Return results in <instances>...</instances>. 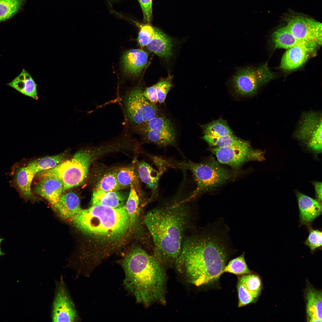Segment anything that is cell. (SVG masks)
Segmentation results:
<instances>
[{"mask_svg":"<svg viewBox=\"0 0 322 322\" xmlns=\"http://www.w3.org/2000/svg\"><path fill=\"white\" fill-rule=\"evenodd\" d=\"M202 127L205 135L219 137L233 134L226 121L221 118L205 124Z\"/></svg>","mask_w":322,"mask_h":322,"instance_id":"f1b7e54d","label":"cell"},{"mask_svg":"<svg viewBox=\"0 0 322 322\" xmlns=\"http://www.w3.org/2000/svg\"><path fill=\"white\" fill-rule=\"evenodd\" d=\"M315 192V200L322 205V184L321 182L315 181L312 182Z\"/></svg>","mask_w":322,"mask_h":322,"instance_id":"60d3db41","label":"cell"},{"mask_svg":"<svg viewBox=\"0 0 322 322\" xmlns=\"http://www.w3.org/2000/svg\"><path fill=\"white\" fill-rule=\"evenodd\" d=\"M219 163L238 169L246 162L262 161L265 159L264 152L252 148L250 144L225 148L214 147L211 148Z\"/></svg>","mask_w":322,"mask_h":322,"instance_id":"ba28073f","label":"cell"},{"mask_svg":"<svg viewBox=\"0 0 322 322\" xmlns=\"http://www.w3.org/2000/svg\"><path fill=\"white\" fill-rule=\"evenodd\" d=\"M272 39L275 48L287 49L298 46L318 44L315 42H305L298 40L286 26L278 29L274 32L272 35Z\"/></svg>","mask_w":322,"mask_h":322,"instance_id":"603a6c76","label":"cell"},{"mask_svg":"<svg viewBox=\"0 0 322 322\" xmlns=\"http://www.w3.org/2000/svg\"><path fill=\"white\" fill-rule=\"evenodd\" d=\"M224 273L241 276L252 273L245 261L244 253L230 261L223 270Z\"/></svg>","mask_w":322,"mask_h":322,"instance_id":"1f68e13d","label":"cell"},{"mask_svg":"<svg viewBox=\"0 0 322 322\" xmlns=\"http://www.w3.org/2000/svg\"><path fill=\"white\" fill-rule=\"evenodd\" d=\"M35 186L34 192L44 198L54 207L62 194L63 185L58 178L53 177H46Z\"/></svg>","mask_w":322,"mask_h":322,"instance_id":"9a60e30c","label":"cell"},{"mask_svg":"<svg viewBox=\"0 0 322 322\" xmlns=\"http://www.w3.org/2000/svg\"><path fill=\"white\" fill-rule=\"evenodd\" d=\"M230 82L236 93L245 96L255 93L259 85L256 69L249 66L238 69Z\"/></svg>","mask_w":322,"mask_h":322,"instance_id":"4fadbf2b","label":"cell"},{"mask_svg":"<svg viewBox=\"0 0 322 322\" xmlns=\"http://www.w3.org/2000/svg\"><path fill=\"white\" fill-rule=\"evenodd\" d=\"M308 237L305 242V245L308 247L312 252L321 247L322 233L321 231L309 227Z\"/></svg>","mask_w":322,"mask_h":322,"instance_id":"8d00e7d4","label":"cell"},{"mask_svg":"<svg viewBox=\"0 0 322 322\" xmlns=\"http://www.w3.org/2000/svg\"><path fill=\"white\" fill-rule=\"evenodd\" d=\"M26 0H0V22L6 20L21 9Z\"/></svg>","mask_w":322,"mask_h":322,"instance_id":"f546056e","label":"cell"},{"mask_svg":"<svg viewBox=\"0 0 322 322\" xmlns=\"http://www.w3.org/2000/svg\"><path fill=\"white\" fill-rule=\"evenodd\" d=\"M3 239H4L2 238H0V256H2L5 254L1 251V243Z\"/></svg>","mask_w":322,"mask_h":322,"instance_id":"b9f144b4","label":"cell"},{"mask_svg":"<svg viewBox=\"0 0 322 322\" xmlns=\"http://www.w3.org/2000/svg\"><path fill=\"white\" fill-rule=\"evenodd\" d=\"M155 85L158 102L160 103H162L165 101L166 96L171 87V80L170 78L162 79Z\"/></svg>","mask_w":322,"mask_h":322,"instance_id":"74e56055","label":"cell"},{"mask_svg":"<svg viewBox=\"0 0 322 322\" xmlns=\"http://www.w3.org/2000/svg\"><path fill=\"white\" fill-rule=\"evenodd\" d=\"M117 172H112L105 174L99 181L95 189L106 192L117 191L121 188L118 182Z\"/></svg>","mask_w":322,"mask_h":322,"instance_id":"e575fe53","label":"cell"},{"mask_svg":"<svg viewBox=\"0 0 322 322\" xmlns=\"http://www.w3.org/2000/svg\"><path fill=\"white\" fill-rule=\"evenodd\" d=\"M239 308L254 302L262 289L261 282L258 275L250 274L239 277L237 285Z\"/></svg>","mask_w":322,"mask_h":322,"instance_id":"7c38bea8","label":"cell"},{"mask_svg":"<svg viewBox=\"0 0 322 322\" xmlns=\"http://www.w3.org/2000/svg\"><path fill=\"white\" fill-rule=\"evenodd\" d=\"M148 55L141 49H132L123 55L122 61L125 72L132 75L140 74L146 65Z\"/></svg>","mask_w":322,"mask_h":322,"instance_id":"e0dca14e","label":"cell"},{"mask_svg":"<svg viewBox=\"0 0 322 322\" xmlns=\"http://www.w3.org/2000/svg\"><path fill=\"white\" fill-rule=\"evenodd\" d=\"M35 175L28 164L26 166L18 168L16 172L15 184L22 195L26 198L31 199L33 197L31 187Z\"/></svg>","mask_w":322,"mask_h":322,"instance_id":"7402d4cb","label":"cell"},{"mask_svg":"<svg viewBox=\"0 0 322 322\" xmlns=\"http://www.w3.org/2000/svg\"><path fill=\"white\" fill-rule=\"evenodd\" d=\"M81 231L98 239L115 240L124 236L130 226L125 207L113 208L92 205L82 209L70 219Z\"/></svg>","mask_w":322,"mask_h":322,"instance_id":"277c9868","label":"cell"},{"mask_svg":"<svg viewBox=\"0 0 322 322\" xmlns=\"http://www.w3.org/2000/svg\"><path fill=\"white\" fill-rule=\"evenodd\" d=\"M168 164L170 167L188 169L192 173L196 187L191 195L184 199L186 202L202 193L222 185L232 176L231 172L213 157L199 163L189 160L169 161Z\"/></svg>","mask_w":322,"mask_h":322,"instance_id":"5b68a950","label":"cell"},{"mask_svg":"<svg viewBox=\"0 0 322 322\" xmlns=\"http://www.w3.org/2000/svg\"><path fill=\"white\" fill-rule=\"evenodd\" d=\"M53 322H74L78 317L62 279L57 282L52 313Z\"/></svg>","mask_w":322,"mask_h":322,"instance_id":"8fae6325","label":"cell"},{"mask_svg":"<svg viewBox=\"0 0 322 322\" xmlns=\"http://www.w3.org/2000/svg\"><path fill=\"white\" fill-rule=\"evenodd\" d=\"M318 45L313 44L295 46L287 49L283 55L280 66L284 70H291L301 66Z\"/></svg>","mask_w":322,"mask_h":322,"instance_id":"5bb4252c","label":"cell"},{"mask_svg":"<svg viewBox=\"0 0 322 322\" xmlns=\"http://www.w3.org/2000/svg\"><path fill=\"white\" fill-rule=\"evenodd\" d=\"M286 19V26L296 38L302 41L321 44V23L300 15H291Z\"/></svg>","mask_w":322,"mask_h":322,"instance_id":"30bf717a","label":"cell"},{"mask_svg":"<svg viewBox=\"0 0 322 322\" xmlns=\"http://www.w3.org/2000/svg\"><path fill=\"white\" fill-rule=\"evenodd\" d=\"M151 129L163 131L175 132L170 120L163 116H157L145 123L138 130Z\"/></svg>","mask_w":322,"mask_h":322,"instance_id":"4dcf8cb0","label":"cell"},{"mask_svg":"<svg viewBox=\"0 0 322 322\" xmlns=\"http://www.w3.org/2000/svg\"><path fill=\"white\" fill-rule=\"evenodd\" d=\"M138 25L140 29L137 41L140 46L143 47L146 46L152 39L154 34L155 27L148 23Z\"/></svg>","mask_w":322,"mask_h":322,"instance_id":"d590c367","label":"cell"},{"mask_svg":"<svg viewBox=\"0 0 322 322\" xmlns=\"http://www.w3.org/2000/svg\"><path fill=\"white\" fill-rule=\"evenodd\" d=\"M123 105L128 120L137 130L154 116L156 110L155 105L145 97L139 87L131 89L125 94Z\"/></svg>","mask_w":322,"mask_h":322,"instance_id":"52a82bcc","label":"cell"},{"mask_svg":"<svg viewBox=\"0 0 322 322\" xmlns=\"http://www.w3.org/2000/svg\"><path fill=\"white\" fill-rule=\"evenodd\" d=\"M216 228L184 239L175 265L196 286L216 281L223 273L228 255L225 233Z\"/></svg>","mask_w":322,"mask_h":322,"instance_id":"6da1fadb","label":"cell"},{"mask_svg":"<svg viewBox=\"0 0 322 322\" xmlns=\"http://www.w3.org/2000/svg\"><path fill=\"white\" fill-rule=\"evenodd\" d=\"M116 172L117 180L121 188L137 183V177L133 168H122Z\"/></svg>","mask_w":322,"mask_h":322,"instance_id":"836d02e7","label":"cell"},{"mask_svg":"<svg viewBox=\"0 0 322 322\" xmlns=\"http://www.w3.org/2000/svg\"><path fill=\"white\" fill-rule=\"evenodd\" d=\"M137 170L141 181L151 190L153 197L155 196L157 192L159 179L162 173L144 161L139 163Z\"/></svg>","mask_w":322,"mask_h":322,"instance_id":"d4e9b609","label":"cell"},{"mask_svg":"<svg viewBox=\"0 0 322 322\" xmlns=\"http://www.w3.org/2000/svg\"><path fill=\"white\" fill-rule=\"evenodd\" d=\"M67 152L47 156L33 160L28 164L37 174L41 171L52 169L66 160Z\"/></svg>","mask_w":322,"mask_h":322,"instance_id":"4316f807","label":"cell"},{"mask_svg":"<svg viewBox=\"0 0 322 322\" xmlns=\"http://www.w3.org/2000/svg\"><path fill=\"white\" fill-rule=\"evenodd\" d=\"M6 85L25 95L36 100L38 99L37 85L31 75L24 69Z\"/></svg>","mask_w":322,"mask_h":322,"instance_id":"ffe728a7","label":"cell"},{"mask_svg":"<svg viewBox=\"0 0 322 322\" xmlns=\"http://www.w3.org/2000/svg\"><path fill=\"white\" fill-rule=\"evenodd\" d=\"M143 94L145 97L150 102L155 104L158 102L155 85L146 88L143 92Z\"/></svg>","mask_w":322,"mask_h":322,"instance_id":"ab89813d","label":"cell"},{"mask_svg":"<svg viewBox=\"0 0 322 322\" xmlns=\"http://www.w3.org/2000/svg\"><path fill=\"white\" fill-rule=\"evenodd\" d=\"M125 274L124 286L137 302L148 307L165 303L166 274L153 256L139 247L130 250L120 262Z\"/></svg>","mask_w":322,"mask_h":322,"instance_id":"3957f363","label":"cell"},{"mask_svg":"<svg viewBox=\"0 0 322 322\" xmlns=\"http://www.w3.org/2000/svg\"><path fill=\"white\" fill-rule=\"evenodd\" d=\"M126 197L124 193L117 191L106 192L95 188L91 199L92 205H101L113 208L124 207Z\"/></svg>","mask_w":322,"mask_h":322,"instance_id":"d6986e66","label":"cell"},{"mask_svg":"<svg viewBox=\"0 0 322 322\" xmlns=\"http://www.w3.org/2000/svg\"><path fill=\"white\" fill-rule=\"evenodd\" d=\"M53 208L60 216L65 219H70L81 209L78 196L72 191L62 194Z\"/></svg>","mask_w":322,"mask_h":322,"instance_id":"ac0fdd59","label":"cell"},{"mask_svg":"<svg viewBox=\"0 0 322 322\" xmlns=\"http://www.w3.org/2000/svg\"><path fill=\"white\" fill-rule=\"evenodd\" d=\"M202 138L210 145L219 148L250 144L248 142L243 140L233 134L219 137L204 135Z\"/></svg>","mask_w":322,"mask_h":322,"instance_id":"83f0119b","label":"cell"},{"mask_svg":"<svg viewBox=\"0 0 322 322\" xmlns=\"http://www.w3.org/2000/svg\"><path fill=\"white\" fill-rule=\"evenodd\" d=\"M171 40L158 29L155 28L154 35L146 45L148 49L157 55L167 58L171 55Z\"/></svg>","mask_w":322,"mask_h":322,"instance_id":"44dd1931","label":"cell"},{"mask_svg":"<svg viewBox=\"0 0 322 322\" xmlns=\"http://www.w3.org/2000/svg\"><path fill=\"white\" fill-rule=\"evenodd\" d=\"M301 224L309 225L322 213V205L315 199L296 191Z\"/></svg>","mask_w":322,"mask_h":322,"instance_id":"2e32d148","label":"cell"},{"mask_svg":"<svg viewBox=\"0 0 322 322\" xmlns=\"http://www.w3.org/2000/svg\"><path fill=\"white\" fill-rule=\"evenodd\" d=\"M145 140L160 146L174 145L176 142L175 132H169L151 129L140 131Z\"/></svg>","mask_w":322,"mask_h":322,"instance_id":"484cf974","label":"cell"},{"mask_svg":"<svg viewBox=\"0 0 322 322\" xmlns=\"http://www.w3.org/2000/svg\"><path fill=\"white\" fill-rule=\"evenodd\" d=\"M96 151L81 150L72 158L65 160L54 168L37 174L41 178L53 177L60 179L63 185V192L79 185L85 180L90 165L93 161Z\"/></svg>","mask_w":322,"mask_h":322,"instance_id":"8992f818","label":"cell"},{"mask_svg":"<svg viewBox=\"0 0 322 322\" xmlns=\"http://www.w3.org/2000/svg\"><path fill=\"white\" fill-rule=\"evenodd\" d=\"M306 312L309 321L322 322V292L309 288L306 292Z\"/></svg>","mask_w":322,"mask_h":322,"instance_id":"cb8c5ba5","label":"cell"},{"mask_svg":"<svg viewBox=\"0 0 322 322\" xmlns=\"http://www.w3.org/2000/svg\"><path fill=\"white\" fill-rule=\"evenodd\" d=\"M185 202L182 201L154 208L144 217L153 240V256L163 266L175 265L180 256L189 221V212Z\"/></svg>","mask_w":322,"mask_h":322,"instance_id":"7a4b0ae2","label":"cell"},{"mask_svg":"<svg viewBox=\"0 0 322 322\" xmlns=\"http://www.w3.org/2000/svg\"><path fill=\"white\" fill-rule=\"evenodd\" d=\"M139 198L134 185L130 186V190L125 208L130 219V226L135 222L138 213Z\"/></svg>","mask_w":322,"mask_h":322,"instance_id":"d6a6232c","label":"cell"},{"mask_svg":"<svg viewBox=\"0 0 322 322\" xmlns=\"http://www.w3.org/2000/svg\"><path fill=\"white\" fill-rule=\"evenodd\" d=\"M143 14V20L148 23L151 21L152 17V0H138Z\"/></svg>","mask_w":322,"mask_h":322,"instance_id":"f35d334b","label":"cell"},{"mask_svg":"<svg viewBox=\"0 0 322 322\" xmlns=\"http://www.w3.org/2000/svg\"><path fill=\"white\" fill-rule=\"evenodd\" d=\"M296 137L305 143L317 154L322 152V118L317 113L304 114L295 134Z\"/></svg>","mask_w":322,"mask_h":322,"instance_id":"9c48e42d","label":"cell"}]
</instances>
